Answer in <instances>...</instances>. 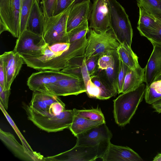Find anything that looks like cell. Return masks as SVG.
<instances>
[{
    "instance_id": "6da1fadb",
    "label": "cell",
    "mask_w": 161,
    "mask_h": 161,
    "mask_svg": "<svg viewBox=\"0 0 161 161\" xmlns=\"http://www.w3.org/2000/svg\"><path fill=\"white\" fill-rule=\"evenodd\" d=\"M87 42L86 36L71 43L69 49L64 52L54 50L47 44L39 56L22 57L27 66L35 69L61 71L70 59L84 55Z\"/></svg>"
},
{
    "instance_id": "7a4b0ae2",
    "label": "cell",
    "mask_w": 161,
    "mask_h": 161,
    "mask_svg": "<svg viewBox=\"0 0 161 161\" xmlns=\"http://www.w3.org/2000/svg\"><path fill=\"white\" fill-rule=\"evenodd\" d=\"M146 85L142 84L135 89L122 93L113 100L116 123L124 126L129 123L144 97Z\"/></svg>"
},
{
    "instance_id": "3957f363",
    "label": "cell",
    "mask_w": 161,
    "mask_h": 161,
    "mask_svg": "<svg viewBox=\"0 0 161 161\" xmlns=\"http://www.w3.org/2000/svg\"><path fill=\"white\" fill-rule=\"evenodd\" d=\"M28 119L41 129L48 132L69 128L74 116V110H66L57 115L44 114L36 112L29 105L25 107Z\"/></svg>"
},
{
    "instance_id": "277c9868",
    "label": "cell",
    "mask_w": 161,
    "mask_h": 161,
    "mask_svg": "<svg viewBox=\"0 0 161 161\" xmlns=\"http://www.w3.org/2000/svg\"><path fill=\"white\" fill-rule=\"evenodd\" d=\"M110 13L109 27L119 43H125L131 47L133 29L129 17L116 0H107Z\"/></svg>"
},
{
    "instance_id": "5b68a950",
    "label": "cell",
    "mask_w": 161,
    "mask_h": 161,
    "mask_svg": "<svg viewBox=\"0 0 161 161\" xmlns=\"http://www.w3.org/2000/svg\"><path fill=\"white\" fill-rule=\"evenodd\" d=\"M72 5L57 15L44 18L42 36L49 46L58 43H69L67 23L69 13Z\"/></svg>"
},
{
    "instance_id": "8992f818",
    "label": "cell",
    "mask_w": 161,
    "mask_h": 161,
    "mask_svg": "<svg viewBox=\"0 0 161 161\" xmlns=\"http://www.w3.org/2000/svg\"><path fill=\"white\" fill-rule=\"evenodd\" d=\"M20 0H0V34L10 33L14 37L19 36Z\"/></svg>"
},
{
    "instance_id": "52a82bcc",
    "label": "cell",
    "mask_w": 161,
    "mask_h": 161,
    "mask_svg": "<svg viewBox=\"0 0 161 161\" xmlns=\"http://www.w3.org/2000/svg\"><path fill=\"white\" fill-rule=\"evenodd\" d=\"M109 143L91 147L75 145L72 149L55 156L44 157V161H95L101 158Z\"/></svg>"
},
{
    "instance_id": "ba28073f",
    "label": "cell",
    "mask_w": 161,
    "mask_h": 161,
    "mask_svg": "<svg viewBox=\"0 0 161 161\" xmlns=\"http://www.w3.org/2000/svg\"><path fill=\"white\" fill-rule=\"evenodd\" d=\"M89 32L84 54L86 60L93 55H101L108 50L117 49L119 43L110 29L106 31L98 32L90 28Z\"/></svg>"
},
{
    "instance_id": "9c48e42d",
    "label": "cell",
    "mask_w": 161,
    "mask_h": 161,
    "mask_svg": "<svg viewBox=\"0 0 161 161\" xmlns=\"http://www.w3.org/2000/svg\"><path fill=\"white\" fill-rule=\"evenodd\" d=\"M29 105L36 112L47 114H58L65 109V104L58 96L38 91H33Z\"/></svg>"
},
{
    "instance_id": "30bf717a",
    "label": "cell",
    "mask_w": 161,
    "mask_h": 161,
    "mask_svg": "<svg viewBox=\"0 0 161 161\" xmlns=\"http://www.w3.org/2000/svg\"><path fill=\"white\" fill-rule=\"evenodd\" d=\"M47 45L42 36L26 29L18 38L13 50L21 56L37 57Z\"/></svg>"
},
{
    "instance_id": "8fae6325",
    "label": "cell",
    "mask_w": 161,
    "mask_h": 161,
    "mask_svg": "<svg viewBox=\"0 0 161 161\" xmlns=\"http://www.w3.org/2000/svg\"><path fill=\"white\" fill-rule=\"evenodd\" d=\"M83 79L69 74L56 82L45 87V92L57 96L77 95L86 92Z\"/></svg>"
},
{
    "instance_id": "7c38bea8",
    "label": "cell",
    "mask_w": 161,
    "mask_h": 161,
    "mask_svg": "<svg viewBox=\"0 0 161 161\" xmlns=\"http://www.w3.org/2000/svg\"><path fill=\"white\" fill-rule=\"evenodd\" d=\"M113 135L106 123L94 127L76 136L75 145L91 147L110 142Z\"/></svg>"
},
{
    "instance_id": "4fadbf2b",
    "label": "cell",
    "mask_w": 161,
    "mask_h": 161,
    "mask_svg": "<svg viewBox=\"0 0 161 161\" xmlns=\"http://www.w3.org/2000/svg\"><path fill=\"white\" fill-rule=\"evenodd\" d=\"M110 13L107 0H94L91 8L89 27L98 32L110 29Z\"/></svg>"
},
{
    "instance_id": "5bb4252c",
    "label": "cell",
    "mask_w": 161,
    "mask_h": 161,
    "mask_svg": "<svg viewBox=\"0 0 161 161\" xmlns=\"http://www.w3.org/2000/svg\"><path fill=\"white\" fill-rule=\"evenodd\" d=\"M86 92L89 97L101 100L108 99L118 93L97 73L90 76L86 85Z\"/></svg>"
},
{
    "instance_id": "9a60e30c",
    "label": "cell",
    "mask_w": 161,
    "mask_h": 161,
    "mask_svg": "<svg viewBox=\"0 0 161 161\" xmlns=\"http://www.w3.org/2000/svg\"><path fill=\"white\" fill-rule=\"evenodd\" d=\"M0 139L5 145L17 158L24 161H44V157L39 153L28 151L17 141L14 136L9 132L0 130Z\"/></svg>"
},
{
    "instance_id": "2e32d148",
    "label": "cell",
    "mask_w": 161,
    "mask_h": 161,
    "mask_svg": "<svg viewBox=\"0 0 161 161\" xmlns=\"http://www.w3.org/2000/svg\"><path fill=\"white\" fill-rule=\"evenodd\" d=\"M67 75L61 71L42 70L32 73L28 78L27 84L33 91L45 92L46 86L56 82Z\"/></svg>"
},
{
    "instance_id": "e0dca14e",
    "label": "cell",
    "mask_w": 161,
    "mask_h": 161,
    "mask_svg": "<svg viewBox=\"0 0 161 161\" xmlns=\"http://www.w3.org/2000/svg\"><path fill=\"white\" fill-rule=\"evenodd\" d=\"M6 75L5 90L10 89L11 85L20 70L23 62L22 57L14 50L5 52L0 56Z\"/></svg>"
},
{
    "instance_id": "ac0fdd59",
    "label": "cell",
    "mask_w": 161,
    "mask_h": 161,
    "mask_svg": "<svg viewBox=\"0 0 161 161\" xmlns=\"http://www.w3.org/2000/svg\"><path fill=\"white\" fill-rule=\"evenodd\" d=\"M103 161H142V158L129 147L117 146L110 142L100 158Z\"/></svg>"
},
{
    "instance_id": "d6986e66",
    "label": "cell",
    "mask_w": 161,
    "mask_h": 161,
    "mask_svg": "<svg viewBox=\"0 0 161 161\" xmlns=\"http://www.w3.org/2000/svg\"><path fill=\"white\" fill-rule=\"evenodd\" d=\"M90 1L73 5L68 16L67 31L68 33L83 22L88 20L90 12Z\"/></svg>"
},
{
    "instance_id": "ffe728a7",
    "label": "cell",
    "mask_w": 161,
    "mask_h": 161,
    "mask_svg": "<svg viewBox=\"0 0 161 161\" xmlns=\"http://www.w3.org/2000/svg\"><path fill=\"white\" fill-rule=\"evenodd\" d=\"M153 46L152 52L145 68V82L148 86L154 77L161 72V56L160 45L151 43Z\"/></svg>"
},
{
    "instance_id": "44dd1931",
    "label": "cell",
    "mask_w": 161,
    "mask_h": 161,
    "mask_svg": "<svg viewBox=\"0 0 161 161\" xmlns=\"http://www.w3.org/2000/svg\"><path fill=\"white\" fill-rule=\"evenodd\" d=\"M61 71L83 79L85 86L90 79L87 69L84 55L76 56L70 59L67 63L65 68Z\"/></svg>"
},
{
    "instance_id": "7402d4cb",
    "label": "cell",
    "mask_w": 161,
    "mask_h": 161,
    "mask_svg": "<svg viewBox=\"0 0 161 161\" xmlns=\"http://www.w3.org/2000/svg\"><path fill=\"white\" fill-rule=\"evenodd\" d=\"M44 23L45 18L40 3L37 0H34L26 29L42 36Z\"/></svg>"
},
{
    "instance_id": "603a6c76",
    "label": "cell",
    "mask_w": 161,
    "mask_h": 161,
    "mask_svg": "<svg viewBox=\"0 0 161 161\" xmlns=\"http://www.w3.org/2000/svg\"><path fill=\"white\" fill-rule=\"evenodd\" d=\"M145 68L140 66L134 69L129 68L123 83L122 93L133 90L145 82Z\"/></svg>"
},
{
    "instance_id": "cb8c5ba5",
    "label": "cell",
    "mask_w": 161,
    "mask_h": 161,
    "mask_svg": "<svg viewBox=\"0 0 161 161\" xmlns=\"http://www.w3.org/2000/svg\"><path fill=\"white\" fill-rule=\"evenodd\" d=\"M137 29L140 34L147 39L157 25L158 21L148 14L140 6Z\"/></svg>"
},
{
    "instance_id": "d4e9b609",
    "label": "cell",
    "mask_w": 161,
    "mask_h": 161,
    "mask_svg": "<svg viewBox=\"0 0 161 161\" xmlns=\"http://www.w3.org/2000/svg\"><path fill=\"white\" fill-rule=\"evenodd\" d=\"M106 123L101 121L92 120L75 115L72 124L69 128L74 135H77L94 127Z\"/></svg>"
},
{
    "instance_id": "484cf974",
    "label": "cell",
    "mask_w": 161,
    "mask_h": 161,
    "mask_svg": "<svg viewBox=\"0 0 161 161\" xmlns=\"http://www.w3.org/2000/svg\"><path fill=\"white\" fill-rule=\"evenodd\" d=\"M117 52L121 60L129 68L134 69L140 66L138 57L127 43H119Z\"/></svg>"
},
{
    "instance_id": "4316f807",
    "label": "cell",
    "mask_w": 161,
    "mask_h": 161,
    "mask_svg": "<svg viewBox=\"0 0 161 161\" xmlns=\"http://www.w3.org/2000/svg\"><path fill=\"white\" fill-rule=\"evenodd\" d=\"M144 97L146 103L151 104L161 99V72L146 86Z\"/></svg>"
},
{
    "instance_id": "83f0119b",
    "label": "cell",
    "mask_w": 161,
    "mask_h": 161,
    "mask_svg": "<svg viewBox=\"0 0 161 161\" xmlns=\"http://www.w3.org/2000/svg\"><path fill=\"white\" fill-rule=\"evenodd\" d=\"M118 65L119 56L118 58L106 69H98L97 72L102 75L112 87L117 92V78Z\"/></svg>"
},
{
    "instance_id": "f1b7e54d",
    "label": "cell",
    "mask_w": 161,
    "mask_h": 161,
    "mask_svg": "<svg viewBox=\"0 0 161 161\" xmlns=\"http://www.w3.org/2000/svg\"><path fill=\"white\" fill-rule=\"evenodd\" d=\"M137 4L155 19H161V0H138Z\"/></svg>"
},
{
    "instance_id": "f546056e",
    "label": "cell",
    "mask_w": 161,
    "mask_h": 161,
    "mask_svg": "<svg viewBox=\"0 0 161 161\" xmlns=\"http://www.w3.org/2000/svg\"><path fill=\"white\" fill-rule=\"evenodd\" d=\"M33 1L34 0H25L21 6L20 12L19 36L27 29L28 20Z\"/></svg>"
},
{
    "instance_id": "4dcf8cb0",
    "label": "cell",
    "mask_w": 161,
    "mask_h": 161,
    "mask_svg": "<svg viewBox=\"0 0 161 161\" xmlns=\"http://www.w3.org/2000/svg\"><path fill=\"white\" fill-rule=\"evenodd\" d=\"M88 20H86L68 33V43L80 40L86 36L89 31Z\"/></svg>"
},
{
    "instance_id": "1f68e13d",
    "label": "cell",
    "mask_w": 161,
    "mask_h": 161,
    "mask_svg": "<svg viewBox=\"0 0 161 161\" xmlns=\"http://www.w3.org/2000/svg\"><path fill=\"white\" fill-rule=\"evenodd\" d=\"M74 114L78 116L94 121L105 122L104 115L100 108L78 110L73 109Z\"/></svg>"
},
{
    "instance_id": "d6a6232c",
    "label": "cell",
    "mask_w": 161,
    "mask_h": 161,
    "mask_svg": "<svg viewBox=\"0 0 161 161\" xmlns=\"http://www.w3.org/2000/svg\"><path fill=\"white\" fill-rule=\"evenodd\" d=\"M0 108L2 112L6 118V119L9 123L11 126L17 134L18 135L20 139L22 145L24 146L28 151L32 153H35L30 145L28 144L26 141L21 134V132L16 126L14 122L11 118L9 115L6 111L5 108L0 103Z\"/></svg>"
},
{
    "instance_id": "836d02e7",
    "label": "cell",
    "mask_w": 161,
    "mask_h": 161,
    "mask_svg": "<svg viewBox=\"0 0 161 161\" xmlns=\"http://www.w3.org/2000/svg\"><path fill=\"white\" fill-rule=\"evenodd\" d=\"M129 68V67L122 62L119 56V65L117 78L118 93L119 94L122 93L123 83Z\"/></svg>"
},
{
    "instance_id": "e575fe53",
    "label": "cell",
    "mask_w": 161,
    "mask_h": 161,
    "mask_svg": "<svg viewBox=\"0 0 161 161\" xmlns=\"http://www.w3.org/2000/svg\"><path fill=\"white\" fill-rule=\"evenodd\" d=\"M57 0H40L41 7L44 18L54 15Z\"/></svg>"
},
{
    "instance_id": "d590c367",
    "label": "cell",
    "mask_w": 161,
    "mask_h": 161,
    "mask_svg": "<svg viewBox=\"0 0 161 161\" xmlns=\"http://www.w3.org/2000/svg\"><path fill=\"white\" fill-rule=\"evenodd\" d=\"M101 55H93L86 60L87 69L90 76L95 74L97 71L98 61Z\"/></svg>"
},
{
    "instance_id": "8d00e7d4",
    "label": "cell",
    "mask_w": 161,
    "mask_h": 161,
    "mask_svg": "<svg viewBox=\"0 0 161 161\" xmlns=\"http://www.w3.org/2000/svg\"><path fill=\"white\" fill-rule=\"evenodd\" d=\"M73 5L72 0H57L54 15L60 13Z\"/></svg>"
},
{
    "instance_id": "74e56055",
    "label": "cell",
    "mask_w": 161,
    "mask_h": 161,
    "mask_svg": "<svg viewBox=\"0 0 161 161\" xmlns=\"http://www.w3.org/2000/svg\"><path fill=\"white\" fill-rule=\"evenodd\" d=\"M147 39L151 43L161 44V19L158 21L157 25Z\"/></svg>"
},
{
    "instance_id": "f35d334b",
    "label": "cell",
    "mask_w": 161,
    "mask_h": 161,
    "mask_svg": "<svg viewBox=\"0 0 161 161\" xmlns=\"http://www.w3.org/2000/svg\"><path fill=\"white\" fill-rule=\"evenodd\" d=\"M10 94V89L3 90L0 86V103L6 110L8 108V99Z\"/></svg>"
},
{
    "instance_id": "ab89813d",
    "label": "cell",
    "mask_w": 161,
    "mask_h": 161,
    "mask_svg": "<svg viewBox=\"0 0 161 161\" xmlns=\"http://www.w3.org/2000/svg\"><path fill=\"white\" fill-rule=\"evenodd\" d=\"M6 77L3 64L2 61L0 60V86L3 90H5Z\"/></svg>"
},
{
    "instance_id": "60d3db41",
    "label": "cell",
    "mask_w": 161,
    "mask_h": 161,
    "mask_svg": "<svg viewBox=\"0 0 161 161\" xmlns=\"http://www.w3.org/2000/svg\"><path fill=\"white\" fill-rule=\"evenodd\" d=\"M152 106L156 112L158 113H161V99L152 104Z\"/></svg>"
},
{
    "instance_id": "b9f144b4",
    "label": "cell",
    "mask_w": 161,
    "mask_h": 161,
    "mask_svg": "<svg viewBox=\"0 0 161 161\" xmlns=\"http://www.w3.org/2000/svg\"><path fill=\"white\" fill-rule=\"evenodd\" d=\"M153 161H161V153L158 154L154 158Z\"/></svg>"
},
{
    "instance_id": "7bdbcfd3",
    "label": "cell",
    "mask_w": 161,
    "mask_h": 161,
    "mask_svg": "<svg viewBox=\"0 0 161 161\" xmlns=\"http://www.w3.org/2000/svg\"><path fill=\"white\" fill-rule=\"evenodd\" d=\"M73 3V5L78 3L87 1H90V0H72Z\"/></svg>"
},
{
    "instance_id": "ee69618b",
    "label": "cell",
    "mask_w": 161,
    "mask_h": 161,
    "mask_svg": "<svg viewBox=\"0 0 161 161\" xmlns=\"http://www.w3.org/2000/svg\"><path fill=\"white\" fill-rule=\"evenodd\" d=\"M21 0V6L22 5V4H23L24 2V1L25 0Z\"/></svg>"
},
{
    "instance_id": "f6af8a7d",
    "label": "cell",
    "mask_w": 161,
    "mask_h": 161,
    "mask_svg": "<svg viewBox=\"0 0 161 161\" xmlns=\"http://www.w3.org/2000/svg\"><path fill=\"white\" fill-rule=\"evenodd\" d=\"M37 0L38 2V3H40V0Z\"/></svg>"
},
{
    "instance_id": "bcb514c9",
    "label": "cell",
    "mask_w": 161,
    "mask_h": 161,
    "mask_svg": "<svg viewBox=\"0 0 161 161\" xmlns=\"http://www.w3.org/2000/svg\"></svg>"
}]
</instances>
